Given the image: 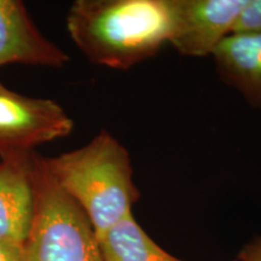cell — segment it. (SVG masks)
Masks as SVG:
<instances>
[{
  "mask_svg": "<svg viewBox=\"0 0 261 261\" xmlns=\"http://www.w3.org/2000/svg\"><path fill=\"white\" fill-rule=\"evenodd\" d=\"M233 261H261V236H255L244 244Z\"/></svg>",
  "mask_w": 261,
  "mask_h": 261,
  "instance_id": "7c38bea8",
  "label": "cell"
},
{
  "mask_svg": "<svg viewBox=\"0 0 261 261\" xmlns=\"http://www.w3.org/2000/svg\"><path fill=\"white\" fill-rule=\"evenodd\" d=\"M32 180L34 208L24 261H104L89 218L62 190L37 152Z\"/></svg>",
  "mask_w": 261,
  "mask_h": 261,
  "instance_id": "3957f363",
  "label": "cell"
},
{
  "mask_svg": "<svg viewBox=\"0 0 261 261\" xmlns=\"http://www.w3.org/2000/svg\"><path fill=\"white\" fill-rule=\"evenodd\" d=\"M232 33H261V0H247Z\"/></svg>",
  "mask_w": 261,
  "mask_h": 261,
  "instance_id": "30bf717a",
  "label": "cell"
},
{
  "mask_svg": "<svg viewBox=\"0 0 261 261\" xmlns=\"http://www.w3.org/2000/svg\"><path fill=\"white\" fill-rule=\"evenodd\" d=\"M52 178L84 211L97 237L132 214L140 192L128 150L106 129L86 145L44 158Z\"/></svg>",
  "mask_w": 261,
  "mask_h": 261,
  "instance_id": "7a4b0ae2",
  "label": "cell"
},
{
  "mask_svg": "<svg viewBox=\"0 0 261 261\" xmlns=\"http://www.w3.org/2000/svg\"><path fill=\"white\" fill-rule=\"evenodd\" d=\"M247 0H175L174 28L169 39L187 57L212 56L233 31Z\"/></svg>",
  "mask_w": 261,
  "mask_h": 261,
  "instance_id": "5b68a950",
  "label": "cell"
},
{
  "mask_svg": "<svg viewBox=\"0 0 261 261\" xmlns=\"http://www.w3.org/2000/svg\"><path fill=\"white\" fill-rule=\"evenodd\" d=\"M68 62L67 52L39 31L21 0H0V67L62 68Z\"/></svg>",
  "mask_w": 261,
  "mask_h": 261,
  "instance_id": "8992f818",
  "label": "cell"
},
{
  "mask_svg": "<svg viewBox=\"0 0 261 261\" xmlns=\"http://www.w3.org/2000/svg\"><path fill=\"white\" fill-rule=\"evenodd\" d=\"M174 21L175 0H75L67 29L91 63L126 70L169 42Z\"/></svg>",
  "mask_w": 261,
  "mask_h": 261,
  "instance_id": "6da1fadb",
  "label": "cell"
},
{
  "mask_svg": "<svg viewBox=\"0 0 261 261\" xmlns=\"http://www.w3.org/2000/svg\"><path fill=\"white\" fill-rule=\"evenodd\" d=\"M212 56L221 80L261 110V33H231Z\"/></svg>",
  "mask_w": 261,
  "mask_h": 261,
  "instance_id": "52a82bcc",
  "label": "cell"
},
{
  "mask_svg": "<svg viewBox=\"0 0 261 261\" xmlns=\"http://www.w3.org/2000/svg\"><path fill=\"white\" fill-rule=\"evenodd\" d=\"M97 238L104 261H184L155 243L133 214Z\"/></svg>",
  "mask_w": 261,
  "mask_h": 261,
  "instance_id": "9c48e42d",
  "label": "cell"
},
{
  "mask_svg": "<svg viewBox=\"0 0 261 261\" xmlns=\"http://www.w3.org/2000/svg\"><path fill=\"white\" fill-rule=\"evenodd\" d=\"M0 261H24V243L0 240Z\"/></svg>",
  "mask_w": 261,
  "mask_h": 261,
  "instance_id": "8fae6325",
  "label": "cell"
},
{
  "mask_svg": "<svg viewBox=\"0 0 261 261\" xmlns=\"http://www.w3.org/2000/svg\"><path fill=\"white\" fill-rule=\"evenodd\" d=\"M73 119L56 100L34 98L0 81V161H24L35 148L70 135Z\"/></svg>",
  "mask_w": 261,
  "mask_h": 261,
  "instance_id": "277c9868",
  "label": "cell"
},
{
  "mask_svg": "<svg viewBox=\"0 0 261 261\" xmlns=\"http://www.w3.org/2000/svg\"><path fill=\"white\" fill-rule=\"evenodd\" d=\"M34 155L24 161H0V240H27L34 208Z\"/></svg>",
  "mask_w": 261,
  "mask_h": 261,
  "instance_id": "ba28073f",
  "label": "cell"
}]
</instances>
